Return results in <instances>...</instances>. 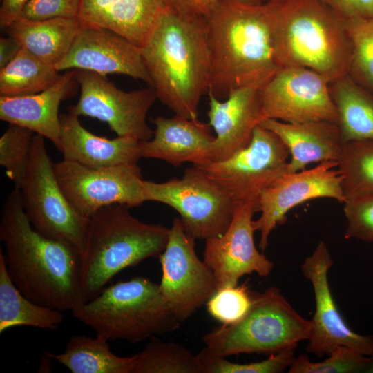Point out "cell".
<instances>
[{"mask_svg":"<svg viewBox=\"0 0 373 373\" xmlns=\"http://www.w3.org/2000/svg\"><path fill=\"white\" fill-rule=\"evenodd\" d=\"M280 4L220 0L203 19L211 66L208 93L222 99L239 87H261L280 68L274 44Z\"/></svg>","mask_w":373,"mask_h":373,"instance_id":"obj_1","label":"cell"},{"mask_svg":"<svg viewBox=\"0 0 373 373\" xmlns=\"http://www.w3.org/2000/svg\"><path fill=\"white\" fill-rule=\"evenodd\" d=\"M0 239L5 245L7 271L25 296L61 312H72L84 303L80 254L32 227L19 189H14L3 202Z\"/></svg>","mask_w":373,"mask_h":373,"instance_id":"obj_2","label":"cell"},{"mask_svg":"<svg viewBox=\"0 0 373 373\" xmlns=\"http://www.w3.org/2000/svg\"><path fill=\"white\" fill-rule=\"evenodd\" d=\"M141 48L157 99L175 115L198 119L211 68L203 19L184 17L169 6Z\"/></svg>","mask_w":373,"mask_h":373,"instance_id":"obj_3","label":"cell"},{"mask_svg":"<svg viewBox=\"0 0 373 373\" xmlns=\"http://www.w3.org/2000/svg\"><path fill=\"white\" fill-rule=\"evenodd\" d=\"M274 39L280 68H306L328 82L351 68L345 19L322 0H280Z\"/></svg>","mask_w":373,"mask_h":373,"instance_id":"obj_4","label":"cell"},{"mask_svg":"<svg viewBox=\"0 0 373 373\" xmlns=\"http://www.w3.org/2000/svg\"><path fill=\"white\" fill-rule=\"evenodd\" d=\"M129 208L107 206L88 218L82 256L84 303L95 297L124 269L159 258L166 246L169 229L143 222Z\"/></svg>","mask_w":373,"mask_h":373,"instance_id":"obj_5","label":"cell"},{"mask_svg":"<svg viewBox=\"0 0 373 373\" xmlns=\"http://www.w3.org/2000/svg\"><path fill=\"white\" fill-rule=\"evenodd\" d=\"M72 315L108 341L131 343L174 332L181 323L159 285L141 276L104 287L93 299L76 307Z\"/></svg>","mask_w":373,"mask_h":373,"instance_id":"obj_6","label":"cell"},{"mask_svg":"<svg viewBox=\"0 0 373 373\" xmlns=\"http://www.w3.org/2000/svg\"><path fill=\"white\" fill-rule=\"evenodd\" d=\"M311 321L304 318L280 291L268 287L253 293V302L239 321L213 328L202 337L211 353L225 357L242 353L272 354L307 340Z\"/></svg>","mask_w":373,"mask_h":373,"instance_id":"obj_7","label":"cell"},{"mask_svg":"<svg viewBox=\"0 0 373 373\" xmlns=\"http://www.w3.org/2000/svg\"><path fill=\"white\" fill-rule=\"evenodd\" d=\"M44 137L35 134L21 188L22 204L32 227L43 236L68 243L83 255L88 218L72 207L55 177Z\"/></svg>","mask_w":373,"mask_h":373,"instance_id":"obj_8","label":"cell"},{"mask_svg":"<svg viewBox=\"0 0 373 373\" xmlns=\"http://www.w3.org/2000/svg\"><path fill=\"white\" fill-rule=\"evenodd\" d=\"M143 188L146 201L161 202L178 211L185 232L195 239L223 234L238 205L229 191L196 166L187 168L180 179L144 180Z\"/></svg>","mask_w":373,"mask_h":373,"instance_id":"obj_9","label":"cell"},{"mask_svg":"<svg viewBox=\"0 0 373 373\" xmlns=\"http://www.w3.org/2000/svg\"><path fill=\"white\" fill-rule=\"evenodd\" d=\"M289 151L274 132L258 125L249 144L228 159L198 166L229 191L237 203L258 205L261 191L288 173Z\"/></svg>","mask_w":373,"mask_h":373,"instance_id":"obj_10","label":"cell"},{"mask_svg":"<svg viewBox=\"0 0 373 373\" xmlns=\"http://www.w3.org/2000/svg\"><path fill=\"white\" fill-rule=\"evenodd\" d=\"M53 167L67 200L84 218H89L107 206L119 204L133 207L146 202L137 164L95 169L62 160Z\"/></svg>","mask_w":373,"mask_h":373,"instance_id":"obj_11","label":"cell"},{"mask_svg":"<svg viewBox=\"0 0 373 373\" xmlns=\"http://www.w3.org/2000/svg\"><path fill=\"white\" fill-rule=\"evenodd\" d=\"M80 95L68 111L77 116L97 119L108 124L117 136H131L140 141L149 140L153 131L146 123L149 111L157 99L155 90L148 88L124 91L106 76L77 70Z\"/></svg>","mask_w":373,"mask_h":373,"instance_id":"obj_12","label":"cell"},{"mask_svg":"<svg viewBox=\"0 0 373 373\" xmlns=\"http://www.w3.org/2000/svg\"><path fill=\"white\" fill-rule=\"evenodd\" d=\"M194 240L176 218L169 229L166 246L159 256L162 272L160 291L180 323L190 318L217 291L213 274L198 257Z\"/></svg>","mask_w":373,"mask_h":373,"instance_id":"obj_13","label":"cell"},{"mask_svg":"<svg viewBox=\"0 0 373 373\" xmlns=\"http://www.w3.org/2000/svg\"><path fill=\"white\" fill-rule=\"evenodd\" d=\"M329 82L303 67L280 68L259 89L265 118L288 123L338 122Z\"/></svg>","mask_w":373,"mask_h":373,"instance_id":"obj_14","label":"cell"},{"mask_svg":"<svg viewBox=\"0 0 373 373\" xmlns=\"http://www.w3.org/2000/svg\"><path fill=\"white\" fill-rule=\"evenodd\" d=\"M332 265L327 246L321 240L301 265L303 276L312 285L316 305L306 350L321 358L343 345L370 356L373 354V336L351 329L334 302L328 282Z\"/></svg>","mask_w":373,"mask_h":373,"instance_id":"obj_15","label":"cell"},{"mask_svg":"<svg viewBox=\"0 0 373 373\" xmlns=\"http://www.w3.org/2000/svg\"><path fill=\"white\" fill-rule=\"evenodd\" d=\"M337 166L338 162H325L310 169L287 173L261 191L258 201L261 214L253 220V226L260 233L259 247L262 252L267 247L271 231L286 220V214L294 207L323 198L344 203Z\"/></svg>","mask_w":373,"mask_h":373,"instance_id":"obj_16","label":"cell"},{"mask_svg":"<svg viewBox=\"0 0 373 373\" xmlns=\"http://www.w3.org/2000/svg\"><path fill=\"white\" fill-rule=\"evenodd\" d=\"M258 211L254 203L238 204L232 221L225 232L206 240L204 262L212 271L217 290L237 285L246 274L267 276L274 263L256 247L253 216Z\"/></svg>","mask_w":373,"mask_h":373,"instance_id":"obj_17","label":"cell"},{"mask_svg":"<svg viewBox=\"0 0 373 373\" xmlns=\"http://www.w3.org/2000/svg\"><path fill=\"white\" fill-rule=\"evenodd\" d=\"M64 70H84L106 76L121 74L140 79L151 87L142 48L103 28L80 26L65 57L55 66Z\"/></svg>","mask_w":373,"mask_h":373,"instance_id":"obj_18","label":"cell"},{"mask_svg":"<svg viewBox=\"0 0 373 373\" xmlns=\"http://www.w3.org/2000/svg\"><path fill=\"white\" fill-rule=\"evenodd\" d=\"M260 88L256 85L237 88L223 102L208 93L209 124L216 133L212 162L228 159L251 142L255 128L265 119Z\"/></svg>","mask_w":373,"mask_h":373,"instance_id":"obj_19","label":"cell"},{"mask_svg":"<svg viewBox=\"0 0 373 373\" xmlns=\"http://www.w3.org/2000/svg\"><path fill=\"white\" fill-rule=\"evenodd\" d=\"M151 121L155 125L153 137L139 143L142 158L162 160L175 166L184 162L202 166L213 162L215 136L209 123L178 115Z\"/></svg>","mask_w":373,"mask_h":373,"instance_id":"obj_20","label":"cell"},{"mask_svg":"<svg viewBox=\"0 0 373 373\" xmlns=\"http://www.w3.org/2000/svg\"><path fill=\"white\" fill-rule=\"evenodd\" d=\"M77 70H68L58 81L39 93L0 96V119L28 128L49 140L61 151V102L70 97L78 84Z\"/></svg>","mask_w":373,"mask_h":373,"instance_id":"obj_21","label":"cell"},{"mask_svg":"<svg viewBox=\"0 0 373 373\" xmlns=\"http://www.w3.org/2000/svg\"><path fill=\"white\" fill-rule=\"evenodd\" d=\"M60 123L63 160L98 169L137 164L142 158L135 137L110 140L94 135L82 126L79 116L68 111L60 114Z\"/></svg>","mask_w":373,"mask_h":373,"instance_id":"obj_22","label":"cell"},{"mask_svg":"<svg viewBox=\"0 0 373 373\" xmlns=\"http://www.w3.org/2000/svg\"><path fill=\"white\" fill-rule=\"evenodd\" d=\"M168 0H80L81 26L112 30L142 47Z\"/></svg>","mask_w":373,"mask_h":373,"instance_id":"obj_23","label":"cell"},{"mask_svg":"<svg viewBox=\"0 0 373 373\" xmlns=\"http://www.w3.org/2000/svg\"><path fill=\"white\" fill-rule=\"evenodd\" d=\"M260 125L276 133L288 148V173L305 170L312 162H338L344 146L334 122L288 123L265 118Z\"/></svg>","mask_w":373,"mask_h":373,"instance_id":"obj_24","label":"cell"},{"mask_svg":"<svg viewBox=\"0 0 373 373\" xmlns=\"http://www.w3.org/2000/svg\"><path fill=\"white\" fill-rule=\"evenodd\" d=\"M80 26L77 19L32 20L20 17L5 29L22 48L55 67L69 50Z\"/></svg>","mask_w":373,"mask_h":373,"instance_id":"obj_25","label":"cell"},{"mask_svg":"<svg viewBox=\"0 0 373 373\" xmlns=\"http://www.w3.org/2000/svg\"><path fill=\"white\" fill-rule=\"evenodd\" d=\"M107 339L97 335L71 336L59 354L44 355L66 367L73 373H133L135 354L122 357L113 354Z\"/></svg>","mask_w":373,"mask_h":373,"instance_id":"obj_26","label":"cell"},{"mask_svg":"<svg viewBox=\"0 0 373 373\" xmlns=\"http://www.w3.org/2000/svg\"><path fill=\"white\" fill-rule=\"evenodd\" d=\"M63 312L41 305L25 296L11 280L0 249V333L18 326L57 329Z\"/></svg>","mask_w":373,"mask_h":373,"instance_id":"obj_27","label":"cell"},{"mask_svg":"<svg viewBox=\"0 0 373 373\" xmlns=\"http://www.w3.org/2000/svg\"><path fill=\"white\" fill-rule=\"evenodd\" d=\"M331 94L338 113L344 144L352 141L373 140V93L347 77L338 79Z\"/></svg>","mask_w":373,"mask_h":373,"instance_id":"obj_28","label":"cell"},{"mask_svg":"<svg viewBox=\"0 0 373 373\" xmlns=\"http://www.w3.org/2000/svg\"><path fill=\"white\" fill-rule=\"evenodd\" d=\"M61 75L55 66L21 48L14 59L0 69V96L39 93L54 85Z\"/></svg>","mask_w":373,"mask_h":373,"instance_id":"obj_29","label":"cell"},{"mask_svg":"<svg viewBox=\"0 0 373 373\" xmlns=\"http://www.w3.org/2000/svg\"><path fill=\"white\" fill-rule=\"evenodd\" d=\"M133 373H202L197 354L174 342L156 336L139 353Z\"/></svg>","mask_w":373,"mask_h":373,"instance_id":"obj_30","label":"cell"},{"mask_svg":"<svg viewBox=\"0 0 373 373\" xmlns=\"http://www.w3.org/2000/svg\"><path fill=\"white\" fill-rule=\"evenodd\" d=\"M337 169L345 200L373 194V140L345 143Z\"/></svg>","mask_w":373,"mask_h":373,"instance_id":"obj_31","label":"cell"},{"mask_svg":"<svg viewBox=\"0 0 373 373\" xmlns=\"http://www.w3.org/2000/svg\"><path fill=\"white\" fill-rule=\"evenodd\" d=\"M35 133L24 127L9 124L0 137V164L19 189L26 175Z\"/></svg>","mask_w":373,"mask_h":373,"instance_id":"obj_32","label":"cell"},{"mask_svg":"<svg viewBox=\"0 0 373 373\" xmlns=\"http://www.w3.org/2000/svg\"><path fill=\"white\" fill-rule=\"evenodd\" d=\"M345 28L352 47L350 69L373 92V17L345 19Z\"/></svg>","mask_w":373,"mask_h":373,"instance_id":"obj_33","label":"cell"},{"mask_svg":"<svg viewBox=\"0 0 373 373\" xmlns=\"http://www.w3.org/2000/svg\"><path fill=\"white\" fill-rule=\"evenodd\" d=\"M329 357L320 362H312L305 354L295 357L289 373H367L370 356L343 345L334 348Z\"/></svg>","mask_w":373,"mask_h":373,"instance_id":"obj_34","label":"cell"},{"mask_svg":"<svg viewBox=\"0 0 373 373\" xmlns=\"http://www.w3.org/2000/svg\"><path fill=\"white\" fill-rule=\"evenodd\" d=\"M294 348L272 354L265 360L249 363L231 362L211 353L206 347L198 354L202 373H280L289 369L294 356Z\"/></svg>","mask_w":373,"mask_h":373,"instance_id":"obj_35","label":"cell"},{"mask_svg":"<svg viewBox=\"0 0 373 373\" xmlns=\"http://www.w3.org/2000/svg\"><path fill=\"white\" fill-rule=\"evenodd\" d=\"M253 293L245 285L218 289L207 301L209 314L224 325H231L241 320L249 310Z\"/></svg>","mask_w":373,"mask_h":373,"instance_id":"obj_36","label":"cell"},{"mask_svg":"<svg viewBox=\"0 0 373 373\" xmlns=\"http://www.w3.org/2000/svg\"><path fill=\"white\" fill-rule=\"evenodd\" d=\"M345 239L373 242V194L347 199L343 203Z\"/></svg>","mask_w":373,"mask_h":373,"instance_id":"obj_37","label":"cell"},{"mask_svg":"<svg viewBox=\"0 0 373 373\" xmlns=\"http://www.w3.org/2000/svg\"><path fill=\"white\" fill-rule=\"evenodd\" d=\"M80 0H29L21 17L32 20L77 19Z\"/></svg>","mask_w":373,"mask_h":373,"instance_id":"obj_38","label":"cell"},{"mask_svg":"<svg viewBox=\"0 0 373 373\" xmlns=\"http://www.w3.org/2000/svg\"><path fill=\"white\" fill-rule=\"evenodd\" d=\"M220 0H168L169 6L180 15L195 19H203ZM262 3L268 0H242Z\"/></svg>","mask_w":373,"mask_h":373,"instance_id":"obj_39","label":"cell"},{"mask_svg":"<svg viewBox=\"0 0 373 373\" xmlns=\"http://www.w3.org/2000/svg\"><path fill=\"white\" fill-rule=\"evenodd\" d=\"M345 19L373 17V0H322Z\"/></svg>","mask_w":373,"mask_h":373,"instance_id":"obj_40","label":"cell"},{"mask_svg":"<svg viewBox=\"0 0 373 373\" xmlns=\"http://www.w3.org/2000/svg\"><path fill=\"white\" fill-rule=\"evenodd\" d=\"M29 0H2L0 8V25L3 28L21 17Z\"/></svg>","mask_w":373,"mask_h":373,"instance_id":"obj_41","label":"cell"},{"mask_svg":"<svg viewBox=\"0 0 373 373\" xmlns=\"http://www.w3.org/2000/svg\"><path fill=\"white\" fill-rule=\"evenodd\" d=\"M21 46L13 37L0 39V69L10 63L21 50Z\"/></svg>","mask_w":373,"mask_h":373,"instance_id":"obj_42","label":"cell"},{"mask_svg":"<svg viewBox=\"0 0 373 373\" xmlns=\"http://www.w3.org/2000/svg\"><path fill=\"white\" fill-rule=\"evenodd\" d=\"M370 359H371L370 365L367 373H373V354L370 356Z\"/></svg>","mask_w":373,"mask_h":373,"instance_id":"obj_43","label":"cell"}]
</instances>
